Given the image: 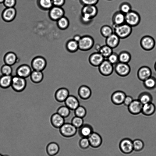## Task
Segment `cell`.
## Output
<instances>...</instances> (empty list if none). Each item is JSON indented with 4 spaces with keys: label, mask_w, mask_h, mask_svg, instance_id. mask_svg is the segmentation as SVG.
<instances>
[{
    "label": "cell",
    "mask_w": 156,
    "mask_h": 156,
    "mask_svg": "<svg viewBox=\"0 0 156 156\" xmlns=\"http://www.w3.org/2000/svg\"><path fill=\"white\" fill-rule=\"evenodd\" d=\"M98 12V9L96 5H83L81 10V22L85 24L90 23L96 16Z\"/></svg>",
    "instance_id": "obj_1"
},
{
    "label": "cell",
    "mask_w": 156,
    "mask_h": 156,
    "mask_svg": "<svg viewBox=\"0 0 156 156\" xmlns=\"http://www.w3.org/2000/svg\"><path fill=\"white\" fill-rule=\"evenodd\" d=\"M114 33L120 39H125L128 37L132 32V27L125 23L123 24L113 26Z\"/></svg>",
    "instance_id": "obj_2"
},
{
    "label": "cell",
    "mask_w": 156,
    "mask_h": 156,
    "mask_svg": "<svg viewBox=\"0 0 156 156\" xmlns=\"http://www.w3.org/2000/svg\"><path fill=\"white\" fill-rule=\"evenodd\" d=\"M78 44L79 50L83 51H87L90 50L93 47L94 41L91 36L85 35L81 36Z\"/></svg>",
    "instance_id": "obj_3"
},
{
    "label": "cell",
    "mask_w": 156,
    "mask_h": 156,
    "mask_svg": "<svg viewBox=\"0 0 156 156\" xmlns=\"http://www.w3.org/2000/svg\"><path fill=\"white\" fill-rule=\"evenodd\" d=\"M125 23L132 27H136L139 24L141 17L138 12L132 10L125 15Z\"/></svg>",
    "instance_id": "obj_4"
},
{
    "label": "cell",
    "mask_w": 156,
    "mask_h": 156,
    "mask_svg": "<svg viewBox=\"0 0 156 156\" xmlns=\"http://www.w3.org/2000/svg\"><path fill=\"white\" fill-rule=\"evenodd\" d=\"M26 86V79L16 75L12 76L11 87L14 91L18 92H21L25 89Z\"/></svg>",
    "instance_id": "obj_5"
},
{
    "label": "cell",
    "mask_w": 156,
    "mask_h": 156,
    "mask_svg": "<svg viewBox=\"0 0 156 156\" xmlns=\"http://www.w3.org/2000/svg\"><path fill=\"white\" fill-rule=\"evenodd\" d=\"M59 129L61 135L66 138H70L74 136L77 129L71 123H65Z\"/></svg>",
    "instance_id": "obj_6"
},
{
    "label": "cell",
    "mask_w": 156,
    "mask_h": 156,
    "mask_svg": "<svg viewBox=\"0 0 156 156\" xmlns=\"http://www.w3.org/2000/svg\"><path fill=\"white\" fill-rule=\"evenodd\" d=\"M140 44V47L144 50L147 51H151L154 48L155 42L152 36L146 35L141 38Z\"/></svg>",
    "instance_id": "obj_7"
},
{
    "label": "cell",
    "mask_w": 156,
    "mask_h": 156,
    "mask_svg": "<svg viewBox=\"0 0 156 156\" xmlns=\"http://www.w3.org/2000/svg\"><path fill=\"white\" fill-rule=\"evenodd\" d=\"M47 62L43 56H38L34 58L31 62V66L33 70L42 71L46 68Z\"/></svg>",
    "instance_id": "obj_8"
},
{
    "label": "cell",
    "mask_w": 156,
    "mask_h": 156,
    "mask_svg": "<svg viewBox=\"0 0 156 156\" xmlns=\"http://www.w3.org/2000/svg\"><path fill=\"white\" fill-rule=\"evenodd\" d=\"M114 70L120 76L125 77L128 76L131 72V68L128 63L118 62L114 65Z\"/></svg>",
    "instance_id": "obj_9"
},
{
    "label": "cell",
    "mask_w": 156,
    "mask_h": 156,
    "mask_svg": "<svg viewBox=\"0 0 156 156\" xmlns=\"http://www.w3.org/2000/svg\"><path fill=\"white\" fill-rule=\"evenodd\" d=\"M119 149L121 151L126 154H129L134 151L133 140L129 138L122 139L119 144Z\"/></svg>",
    "instance_id": "obj_10"
},
{
    "label": "cell",
    "mask_w": 156,
    "mask_h": 156,
    "mask_svg": "<svg viewBox=\"0 0 156 156\" xmlns=\"http://www.w3.org/2000/svg\"><path fill=\"white\" fill-rule=\"evenodd\" d=\"M99 73L104 76H108L112 73L114 66L107 59H105L98 67Z\"/></svg>",
    "instance_id": "obj_11"
},
{
    "label": "cell",
    "mask_w": 156,
    "mask_h": 156,
    "mask_svg": "<svg viewBox=\"0 0 156 156\" xmlns=\"http://www.w3.org/2000/svg\"><path fill=\"white\" fill-rule=\"evenodd\" d=\"M17 14L15 7L5 8L2 11L1 17L4 22L10 23L14 20Z\"/></svg>",
    "instance_id": "obj_12"
},
{
    "label": "cell",
    "mask_w": 156,
    "mask_h": 156,
    "mask_svg": "<svg viewBox=\"0 0 156 156\" xmlns=\"http://www.w3.org/2000/svg\"><path fill=\"white\" fill-rule=\"evenodd\" d=\"M48 11V16L51 20L54 21L56 22L64 16V10L61 7L53 6Z\"/></svg>",
    "instance_id": "obj_13"
},
{
    "label": "cell",
    "mask_w": 156,
    "mask_h": 156,
    "mask_svg": "<svg viewBox=\"0 0 156 156\" xmlns=\"http://www.w3.org/2000/svg\"><path fill=\"white\" fill-rule=\"evenodd\" d=\"M126 96L124 91L118 90L114 91L111 96L112 103L116 105H120L123 104L124 100Z\"/></svg>",
    "instance_id": "obj_14"
},
{
    "label": "cell",
    "mask_w": 156,
    "mask_h": 156,
    "mask_svg": "<svg viewBox=\"0 0 156 156\" xmlns=\"http://www.w3.org/2000/svg\"><path fill=\"white\" fill-rule=\"evenodd\" d=\"M143 105L138 99H134L127 107L129 112L133 115H137L141 113Z\"/></svg>",
    "instance_id": "obj_15"
},
{
    "label": "cell",
    "mask_w": 156,
    "mask_h": 156,
    "mask_svg": "<svg viewBox=\"0 0 156 156\" xmlns=\"http://www.w3.org/2000/svg\"><path fill=\"white\" fill-rule=\"evenodd\" d=\"M31 67L26 64H22L18 66L16 70V75L26 79L30 77L32 71Z\"/></svg>",
    "instance_id": "obj_16"
},
{
    "label": "cell",
    "mask_w": 156,
    "mask_h": 156,
    "mask_svg": "<svg viewBox=\"0 0 156 156\" xmlns=\"http://www.w3.org/2000/svg\"><path fill=\"white\" fill-rule=\"evenodd\" d=\"M105 59V58L101 54L97 51L91 54L88 58L89 63L95 67H98Z\"/></svg>",
    "instance_id": "obj_17"
},
{
    "label": "cell",
    "mask_w": 156,
    "mask_h": 156,
    "mask_svg": "<svg viewBox=\"0 0 156 156\" xmlns=\"http://www.w3.org/2000/svg\"><path fill=\"white\" fill-rule=\"evenodd\" d=\"M152 72L148 66H144L140 67L138 69L137 75L138 79L143 81L152 76Z\"/></svg>",
    "instance_id": "obj_18"
},
{
    "label": "cell",
    "mask_w": 156,
    "mask_h": 156,
    "mask_svg": "<svg viewBox=\"0 0 156 156\" xmlns=\"http://www.w3.org/2000/svg\"><path fill=\"white\" fill-rule=\"evenodd\" d=\"M90 146L93 148L99 147L102 144V139L98 133L93 132L88 137Z\"/></svg>",
    "instance_id": "obj_19"
},
{
    "label": "cell",
    "mask_w": 156,
    "mask_h": 156,
    "mask_svg": "<svg viewBox=\"0 0 156 156\" xmlns=\"http://www.w3.org/2000/svg\"><path fill=\"white\" fill-rule=\"evenodd\" d=\"M69 95V91L67 88L65 87H61L55 91L54 97L57 102L62 103L64 102Z\"/></svg>",
    "instance_id": "obj_20"
},
{
    "label": "cell",
    "mask_w": 156,
    "mask_h": 156,
    "mask_svg": "<svg viewBox=\"0 0 156 156\" xmlns=\"http://www.w3.org/2000/svg\"><path fill=\"white\" fill-rule=\"evenodd\" d=\"M50 121L52 126L56 129H59L65 123V118L57 112L52 115Z\"/></svg>",
    "instance_id": "obj_21"
},
{
    "label": "cell",
    "mask_w": 156,
    "mask_h": 156,
    "mask_svg": "<svg viewBox=\"0 0 156 156\" xmlns=\"http://www.w3.org/2000/svg\"><path fill=\"white\" fill-rule=\"evenodd\" d=\"M77 93L80 98L86 100L90 98L91 96L92 91L88 86L82 85L79 87Z\"/></svg>",
    "instance_id": "obj_22"
},
{
    "label": "cell",
    "mask_w": 156,
    "mask_h": 156,
    "mask_svg": "<svg viewBox=\"0 0 156 156\" xmlns=\"http://www.w3.org/2000/svg\"><path fill=\"white\" fill-rule=\"evenodd\" d=\"M64 102L66 106L73 111L80 105L79 100L73 95H69Z\"/></svg>",
    "instance_id": "obj_23"
},
{
    "label": "cell",
    "mask_w": 156,
    "mask_h": 156,
    "mask_svg": "<svg viewBox=\"0 0 156 156\" xmlns=\"http://www.w3.org/2000/svg\"><path fill=\"white\" fill-rule=\"evenodd\" d=\"M78 129V134L81 138H88L94 132L92 126L88 123L84 124Z\"/></svg>",
    "instance_id": "obj_24"
},
{
    "label": "cell",
    "mask_w": 156,
    "mask_h": 156,
    "mask_svg": "<svg viewBox=\"0 0 156 156\" xmlns=\"http://www.w3.org/2000/svg\"><path fill=\"white\" fill-rule=\"evenodd\" d=\"M18 57L15 52L9 51L4 55L3 59L5 64L12 66L15 64L17 61Z\"/></svg>",
    "instance_id": "obj_25"
},
{
    "label": "cell",
    "mask_w": 156,
    "mask_h": 156,
    "mask_svg": "<svg viewBox=\"0 0 156 156\" xmlns=\"http://www.w3.org/2000/svg\"><path fill=\"white\" fill-rule=\"evenodd\" d=\"M113 26H116L125 23V14L119 10L115 12L112 17Z\"/></svg>",
    "instance_id": "obj_26"
},
{
    "label": "cell",
    "mask_w": 156,
    "mask_h": 156,
    "mask_svg": "<svg viewBox=\"0 0 156 156\" xmlns=\"http://www.w3.org/2000/svg\"><path fill=\"white\" fill-rule=\"evenodd\" d=\"M105 38V44L113 49L119 44L120 38L114 33Z\"/></svg>",
    "instance_id": "obj_27"
},
{
    "label": "cell",
    "mask_w": 156,
    "mask_h": 156,
    "mask_svg": "<svg viewBox=\"0 0 156 156\" xmlns=\"http://www.w3.org/2000/svg\"><path fill=\"white\" fill-rule=\"evenodd\" d=\"M59 151V145L57 143L54 142L49 143L46 148L47 154L49 156H55L56 155Z\"/></svg>",
    "instance_id": "obj_28"
},
{
    "label": "cell",
    "mask_w": 156,
    "mask_h": 156,
    "mask_svg": "<svg viewBox=\"0 0 156 156\" xmlns=\"http://www.w3.org/2000/svg\"><path fill=\"white\" fill-rule=\"evenodd\" d=\"M156 110L155 105L151 102L143 105L141 113L145 116H151L154 113Z\"/></svg>",
    "instance_id": "obj_29"
},
{
    "label": "cell",
    "mask_w": 156,
    "mask_h": 156,
    "mask_svg": "<svg viewBox=\"0 0 156 156\" xmlns=\"http://www.w3.org/2000/svg\"><path fill=\"white\" fill-rule=\"evenodd\" d=\"M12 76L2 75L0 76V87L7 89L11 86Z\"/></svg>",
    "instance_id": "obj_30"
},
{
    "label": "cell",
    "mask_w": 156,
    "mask_h": 156,
    "mask_svg": "<svg viewBox=\"0 0 156 156\" xmlns=\"http://www.w3.org/2000/svg\"><path fill=\"white\" fill-rule=\"evenodd\" d=\"M30 77L33 83L37 84L40 83L43 80L44 74L42 71L32 70Z\"/></svg>",
    "instance_id": "obj_31"
},
{
    "label": "cell",
    "mask_w": 156,
    "mask_h": 156,
    "mask_svg": "<svg viewBox=\"0 0 156 156\" xmlns=\"http://www.w3.org/2000/svg\"><path fill=\"white\" fill-rule=\"evenodd\" d=\"M137 99L144 105L152 102L153 98L150 93L147 91H143L139 94Z\"/></svg>",
    "instance_id": "obj_32"
},
{
    "label": "cell",
    "mask_w": 156,
    "mask_h": 156,
    "mask_svg": "<svg viewBox=\"0 0 156 156\" xmlns=\"http://www.w3.org/2000/svg\"><path fill=\"white\" fill-rule=\"evenodd\" d=\"M143 85L146 89L151 90L156 87V78L151 76L143 82Z\"/></svg>",
    "instance_id": "obj_33"
},
{
    "label": "cell",
    "mask_w": 156,
    "mask_h": 156,
    "mask_svg": "<svg viewBox=\"0 0 156 156\" xmlns=\"http://www.w3.org/2000/svg\"><path fill=\"white\" fill-rule=\"evenodd\" d=\"M66 48L67 50L70 53H74L79 49L78 42L73 39L69 40L66 44Z\"/></svg>",
    "instance_id": "obj_34"
},
{
    "label": "cell",
    "mask_w": 156,
    "mask_h": 156,
    "mask_svg": "<svg viewBox=\"0 0 156 156\" xmlns=\"http://www.w3.org/2000/svg\"><path fill=\"white\" fill-rule=\"evenodd\" d=\"M38 7L43 10H49L53 6L52 0H37Z\"/></svg>",
    "instance_id": "obj_35"
},
{
    "label": "cell",
    "mask_w": 156,
    "mask_h": 156,
    "mask_svg": "<svg viewBox=\"0 0 156 156\" xmlns=\"http://www.w3.org/2000/svg\"><path fill=\"white\" fill-rule=\"evenodd\" d=\"M58 27L61 30L66 29L69 25V21L68 18L64 16L56 21Z\"/></svg>",
    "instance_id": "obj_36"
},
{
    "label": "cell",
    "mask_w": 156,
    "mask_h": 156,
    "mask_svg": "<svg viewBox=\"0 0 156 156\" xmlns=\"http://www.w3.org/2000/svg\"><path fill=\"white\" fill-rule=\"evenodd\" d=\"M118 55L119 62L128 63L131 61V55L127 51H122L118 54Z\"/></svg>",
    "instance_id": "obj_37"
},
{
    "label": "cell",
    "mask_w": 156,
    "mask_h": 156,
    "mask_svg": "<svg viewBox=\"0 0 156 156\" xmlns=\"http://www.w3.org/2000/svg\"><path fill=\"white\" fill-rule=\"evenodd\" d=\"M101 36L106 38L114 33L113 28L110 26L105 25L102 26L100 29Z\"/></svg>",
    "instance_id": "obj_38"
},
{
    "label": "cell",
    "mask_w": 156,
    "mask_h": 156,
    "mask_svg": "<svg viewBox=\"0 0 156 156\" xmlns=\"http://www.w3.org/2000/svg\"><path fill=\"white\" fill-rule=\"evenodd\" d=\"M113 52V49L106 44L101 46L99 51L105 58L106 59Z\"/></svg>",
    "instance_id": "obj_39"
},
{
    "label": "cell",
    "mask_w": 156,
    "mask_h": 156,
    "mask_svg": "<svg viewBox=\"0 0 156 156\" xmlns=\"http://www.w3.org/2000/svg\"><path fill=\"white\" fill-rule=\"evenodd\" d=\"M71 110L65 105L59 107L57 109L58 113L64 118H67L70 115Z\"/></svg>",
    "instance_id": "obj_40"
},
{
    "label": "cell",
    "mask_w": 156,
    "mask_h": 156,
    "mask_svg": "<svg viewBox=\"0 0 156 156\" xmlns=\"http://www.w3.org/2000/svg\"><path fill=\"white\" fill-rule=\"evenodd\" d=\"M134 151L139 152L143 150L144 144L143 141L140 139H137L133 141Z\"/></svg>",
    "instance_id": "obj_41"
},
{
    "label": "cell",
    "mask_w": 156,
    "mask_h": 156,
    "mask_svg": "<svg viewBox=\"0 0 156 156\" xmlns=\"http://www.w3.org/2000/svg\"><path fill=\"white\" fill-rule=\"evenodd\" d=\"M119 11L125 15L132 10L131 4L127 2L121 3L119 7Z\"/></svg>",
    "instance_id": "obj_42"
},
{
    "label": "cell",
    "mask_w": 156,
    "mask_h": 156,
    "mask_svg": "<svg viewBox=\"0 0 156 156\" xmlns=\"http://www.w3.org/2000/svg\"><path fill=\"white\" fill-rule=\"evenodd\" d=\"M74 112L75 116L83 118L86 116L87 111L84 106L80 105L74 111Z\"/></svg>",
    "instance_id": "obj_43"
},
{
    "label": "cell",
    "mask_w": 156,
    "mask_h": 156,
    "mask_svg": "<svg viewBox=\"0 0 156 156\" xmlns=\"http://www.w3.org/2000/svg\"><path fill=\"white\" fill-rule=\"evenodd\" d=\"M71 123L78 129L83 125L84 120L83 118L75 116L72 119Z\"/></svg>",
    "instance_id": "obj_44"
},
{
    "label": "cell",
    "mask_w": 156,
    "mask_h": 156,
    "mask_svg": "<svg viewBox=\"0 0 156 156\" xmlns=\"http://www.w3.org/2000/svg\"><path fill=\"white\" fill-rule=\"evenodd\" d=\"M0 71L2 75H12V69L11 66L5 64L1 67Z\"/></svg>",
    "instance_id": "obj_45"
},
{
    "label": "cell",
    "mask_w": 156,
    "mask_h": 156,
    "mask_svg": "<svg viewBox=\"0 0 156 156\" xmlns=\"http://www.w3.org/2000/svg\"><path fill=\"white\" fill-rule=\"evenodd\" d=\"M80 147L83 150H86L90 146V143L88 138L82 137L79 142Z\"/></svg>",
    "instance_id": "obj_46"
},
{
    "label": "cell",
    "mask_w": 156,
    "mask_h": 156,
    "mask_svg": "<svg viewBox=\"0 0 156 156\" xmlns=\"http://www.w3.org/2000/svg\"><path fill=\"white\" fill-rule=\"evenodd\" d=\"M106 59L113 65L119 62L118 54L115 52H113Z\"/></svg>",
    "instance_id": "obj_47"
},
{
    "label": "cell",
    "mask_w": 156,
    "mask_h": 156,
    "mask_svg": "<svg viewBox=\"0 0 156 156\" xmlns=\"http://www.w3.org/2000/svg\"><path fill=\"white\" fill-rule=\"evenodd\" d=\"M16 3V0H5L3 4L5 8H11L15 7Z\"/></svg>",
    "instance_id": "obj_48"
},
{
    "label": "cell",
    "mask_w": 156,
    "mask_h": 156,
    "mask_svg": "<svg viewBox=\"0 0 156 156\" xmlns=\"http://www.w3.org/2000/svg\"><path fill=\"white\" fill-rule=\"evenodd\" d=\"M99 0H80L81 3L83 5H96L98 2Z\"/></svg>",
    "instance_id": "obj_49"
},
{
    "label": "cell",
    "mask_w": 156,
    "mask_h": 156,
    "mask_svg": "<svg viewBox=\"0 0 156 156\" xmlns=\"http://www.w3.org/2000/svg\"><path fill=\"white\" fill-rule=\"evenodd\" d=\"M133 100L132 96L126 95L124 100L123 104L127 107L132 102Z\"/></svg>",
    "instance_id": "obj_50"
},
{
    "label": "cell",
    "mask_w": 156,
    "mask_h": 156,
    "mask_svg": "<svg viewBox=\"0 0 156 156\" xmlns=\"http://www.w3.org/2000/svg\"><path fill=\"white\" fill-rule=\"evenodd\" d=\"M53 6L62 7L65 3V0H52Z\"/></svg>",
    "instance_id": "obj_51"
},
{
    "label": "cell",
    "mask_w": 156,
    "mask_h": 156,
    "mask_svg": "<svg viewBox=\"0 0 156 156\" xmlns=\"http://www.w3.org/2000/svg\"><path fill=\"white\" fill-rule=\"evenodd\" d=\"M81 36L79 34H76L74 36L73 39L78 42L80 40Z\"/></svg>",
    "instance_id": "obj_52"
},
{
    "label": "cell",
    "mask_w": 156,
    "mask_h": 156,
    "mask_svg": "<svg viewBox=\"0 0 156 156\" xmlns=\"http://www.w3.org/2000/svg\"><path fill=\"white\" fill-rule=\"evenodd\" d=\"M101 46L99 44H97L95 46V48L97 51L99 52Z\"/></svg>",
    "instance_id": "obj_53"
},
{
    "label": "cell",
    "mask_w": 156,
    "mask_h": 156,
    "mask_svg": "<svg viewBox=\"0 0 156 156\" xmlns=\"http://www.w3.org/2000/svg\"><path fill=\"white\" fill-rule=\"evenodd\" d=\"M154 68L155 71L156 72V61H155L154 65Z\"/></svg>",
    "instance_id": "obj_54"
},
{
    "label": "cell",
    "mask_w": 156,
    "mask_h": 156,
    "mask_svg": "<svg viewBox=\"0 0 156 156\" xmlns=\"http://www.w3.org/2000/svg\"><path fill=\"white\" fill-rule=\"evenodd\" d=\"M5 0H0V4H3Z\"/></svg>",
    "instance_id": "obj_55"
},
{
    "label": "cell",
    "mask_w": 156,
    "mask_h": 156,
    "mask_svg": "<svg viewBox=\"0 0 156 156\" xmlns=\"http://www.w3.org/2000/svg\"><path fill=\"white\" fill-rule=\"evenodd\" d=\"M0 156H4V155L0 153Z\"/></svg>",
    "instance_id": "obj_56"
},
{
    "label": "cell",
    "mask_w": 156,
    "mask_h": 156,
    "mask_svg": "<svg viewBox=\"0 0 156 156\" xmlns=\"http://www.w3.org/2000/svg\"><path fill=\"white\" fill-rule=\"evenodd\" d=\"M4 156H9L8 155L5 154V155H4Z\"/></svg>",
    "instance_id": "obj_57"
},
{
    "label": "cell",
    "mask_w": 156,
    "mask_h": 156,
    "mask_svg": "<svg viewBox=\"0 0 156 156\" xmlns=\"http://www.w3.org/2000/svg\"><path fill=\"white\" fill-rule=\"evenodd\" d=\"M108 0V1H111V0Z\"/></svg>",
    "instance_id": "obj_58"
}]
</instances>
